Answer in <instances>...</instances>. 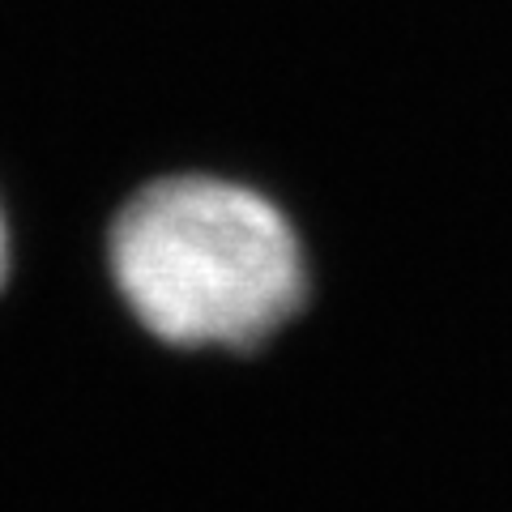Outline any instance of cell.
<instances>
[{
  "label": "cell",
  "mask_w": 512,
  "mask_h": 512,
  "mask_svg": "<svg viewBox=\"0 0 512 512\" xmlns=\"http://www.w3.org/2000/svg\"><path fill=\"white\" fill-rule=\"evenodd\" d=\"M0 282H5V222H0Z\"/></svg>",
  "instance_id": "cell-2"
},
{
  "label": "cell",
  "mask_w": 512,
  "mask_h": 512,
  "mask_svg": "<svg viewBox=\"0 0 512 512\" xmlns=\"http://www.w3.org/2000/svg\"><path fill=\"white\" fill-rule=\"evenodd\" d=\"M111 269L141 325L175 346L248 350L303 303V252L278 205L205 175L128 201Z\"/></svg>",
  "instance_id": "cell-1"
}]
</instances>
